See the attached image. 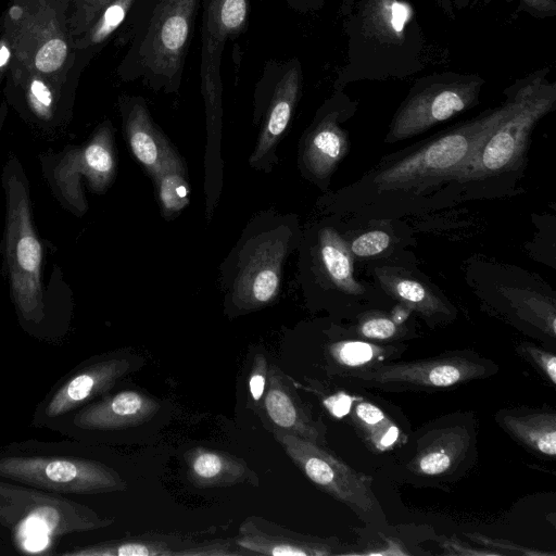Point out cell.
Returning <instances> with one entry per match:
<instances>
[{"label":"cell","mask_w":556,"mask_h":556,"mask_svg":"<svg viewBox=\"0 0 556 556\" xmlns=\"http://www.w3.org/2000/svg\"><path fill=\"white\" fill-rule=\"evenodd\" d=\"M497 106L382 156L352 184L329 194L328 212L342 218H405L452 206V190L480 143L508 112Z\"/></svg>","instance_id":"6da1fadb"},{"label":"cell","mask_w":556,"mask_h":556,"mask_svg":"<svg viewBox=\"0 0 556 556\" xmlns=\"http://www.w3.org/2000/svg\"><path fill=\"white\" fill-rule=\"evenodd\" d=\"M544 67L519 78L507 89L508 112L480 143L452 190V206L519 193L528 164L531 137L539 122L556 108V83Z\"/></svg>","instance_id":"7a4b0ae2"},{"label":"cell","mask_w":556,"mask_h":556,"mask_svg":"<svg viewBox=\"0 0 556 556\" xmlns=\"http://www.w3.org/2000/svg\"><path fill=\"white\" fill-rule=\"evenodd\" d=\"M345 17L346 61L333 90L359 80L404 79L425 67L426 38L408 0H357Z\"/></svg>","instance_id":"3957f363"},{"label":"cell","mask_w":556,"mask_h":556,"mask_svg":"<svg viewBox=\"0 0 556 556\" xmlns=\"http://www.w3.org/2000/svg\"><path fill=\"white\" fill-rule=\"evenodd\" d=\"M137 3V17L128 26L130 46L117 74L124 80L141 79L153 90L176 92L201 0H138Z\"/></svg>","instance_id":"277c9868"},{"label":"cell","mask_w":556,"mask_h":556,"mask_svg":"<svg viewBox=\"0 0 556 556\" xmlns=\"http://www.w3.org/2000/svg\"><path fill=\"white\" fill-rule=\"evenodd\" d=\"M0 478L61 496L125 491L127 482L104 463L74 451V443H13L0 448Z\"/></svg>","instance_id":"5b68a950"},{"label":"cell","mask_w":556,"mask_h":556,"mask_svg":"<svg viewBox=\"0 0 556 556\" xmlns=\"http://www.w3.org/2000/svg\"><path fill=\"white\" fill-rule=\"evenodd\" d=\"M70 0H14L2 33L12 49L11 63L54 81L73 68L76 53L68 28Z\"/></svg>","instance_id":"8992f818"},{"label":"cell","mask_w":556,"mask_h":556,"mask_svg":"<svg viewBox=\"0 0 556 556\" xmlns=\"http://www.w3.org/2000/svg\"><path fill=\"white\" fill-rule=\"evenodd\" d=\"M466 279L486 308L532 336L556 340L555 293L540 276L475 256Z\"/></svg>","instance_id":"52a82bcc"},{"label":"cell","mask_w":556,"mask_h":556,"mask_svg":"<svg viewBox=\"0 0 556 556\" xmlns=\"http://www.w3.org/2000/svg\"><path fill=\"white\" fill-rule=\"evenodd\" d=\"M477 424L472 413L439 417L407 435L396 469L400 478L417 486L454 482L477 459Z\"/></svg>","instance_id":"ba28073f"},{"label":"cell","mask_w":556,"mask_h":556,"mask_svg":"<svg viewBox=\"0 0 556 556\" xmlns=\"http://www.w3.org/2000/svg\"><path fill=\"white\" fill-rule=\"evenodd\" d=\"M485 80L477 74L432 73L417 79L393 114L384 143L421 135L480 102Z\"/></svg>","instance_id":"9c48e42d"},{"label":"cell","mask_w":556,"mask_h":556,"mask_svg":"<svg viewBox=\"0 0 556 556\" xmlns=\"http://www.w3.org/2000/svg\"><path fill=\"white\" fill-rule=\"evenodd\" d=\"M497 365L469 351L446 352L409 362H387L342 377L364 388L389 392L438 391L494 375Z\"/></svg>","instance_id":"30bf717a"},{"label":"cell","mask_w":556,"mask_h":556,"mask_svg":"<svg viewBox=\"0 0 556 556\" xmlns=\"http://www.w3.org/2000/svg\"><path fill=\"white\" fill-rule=\"evenodd\" d=\"M292 463L318 489L350 507L367 522H381L383 510L372 491V479L325 448L302 438L274 433Z\"/></svg>","instance_id":"8fae6325"},{"label":"cell","mask_w":556,"mask_h":556,"mask_svg":"<svg viewBox=\"0 0 556 556\" xmlns=\"http://www.w3.org/2000/svg\"><path fill=\"white\" fill-rule=\"evenodd\" d=\"M201 91L207 124L219 128L222 119V58L226 42L249 25L251 0H201Z\"/></svg>","instance_id":"7c38bea8"},{"label":"cell","mask_w":556,"mask_h":556,"mask_svg":"<svg viewBox=\"0 0 556 556\" xmlns=\"http://www.w3.org/2000/svg\"><path fill=\"white\" fill-rule=\"evenodd\" d=\"M142 361L126 353L97 356L79 365L60 381L38 405L33 425L49 422L109 392L119 379L140 368Z\"/></svg>","instance_id":"4fadbf2b"},{"label":"cell","mask_w":556,"mask_h":556,"mask_svg":"<svg viewBox=\"0 0 556 556\" xmlns=\"http://www.w3.org/2000/svg\"><path fill=\"white\" fill-rule=\"evenodd\" d=\"M314 261L321 290L345 306L356 308L358 315L393 302L374 282L357 279L355 261L342 231L334 225L325 224L316 230Z\"/></svg>","instance_id":"5bb4252c"},{"label":"cell","mask_w":556,"mask_h":556,"mask_svg":"<svg viewBox=\"0 0 556 556\" xmlns=\"http://www.w3.org/2000/svg\"><path fill=\"white\" fill-rule=\"evenodd\" d=\"M366 265L376 286L393 302L408 308L430 327L450 324L456 318V307L418 268L415 255Z\"/></svg>","instance_id":"9a60e30c"},{"label":"cell","mask_w":556,"mask_h":556,"mask_svg":"<svg viewBox=\"0 0 556 556\" xmlns=\"http://www.w3.org/2000/svg\"><path fill=\"white\" fill-rule=\"evenodd\" d=\"M357 111V102L344 90H333L319 108L302 149V165L308 177L326 189L332 174L350 152L351 141L343 123Z\"/></svg>","instance_id":"2e32d148"},{"label":"cell","mask_w":556,"mask_h":556,"mask_svg":"<svg viewBox=\"0 0 556 556\" xmlns=\"http://www.w3.org/2000/svg\"><path fill=\"white\" fill-rule=\"evenodd\" d=\"M160 403L152 396L136 391L123 390L102 395L80 408L73 410L46 427L73 439L123 430L142 425L160 410Z\"/></svg>","instance_id":"e0dca14e"},{"label":"cell","mask_w":556,"mask_h":556,"mask_svg":"<svg viewBox=\"0 0 556 556\" xmlns=\"http://www.w3.org/2000/svg\"><path fill=\"white\" fill-rule=\"evenodd\" d=\"M303 88V70L298 58L270 60L264 66L256 89L268 96L265 123L251 163L260 162L288 127Z\"/></svg>","instance_id":"ac0fdd59"},{"label":"cell","mask_w":556,"mask_h":556,"mask_svg":"<svg viewBox=\"0 0 556 556\" xmlns=\"http://www.w3.org/2000/svg\"><path fill=\"white\" fill-rule=\"evenodd\" d=\"M262 417L273 426V433L291 434L326 446V427L315 419L286 375L275 365L268 366Z\"/></svg>","instance_id":"d6986e66"},{"label":"cell","mask_w":556,"mask_h":556,"mask_svg":"<svg viewBox=\"0 0 556 556\" xmlns=\"http://www.w3.org/2000/svg\"><path fill=\"white\" fill-rule=\"evenodd\" d=\"M233 541L244 555L270 556H329L340 545L336 538L302 534L260 516L245 518Z\"/></svg>","instance_id":"ffe728a7"},{"label":"cell","mask_w":556,"mask_h":556,"mask_svg":"<svg viewBox=\"0 0 556 556\" xmlns=\"http://www.w3.org/2000/svg\"><path fill=\"white\" fill-rule=\"evenodd\" d=\"M342 231L355 262L399 261L415 255L414 232L404 218H348Z\"/></svg>","instance_id":"44dd1931"},{"label":"cell","mask_w":556,"mask_h":556,"mask_svg":"<svg viewBox=\"0 0 556 556\" xmlns=\"http://www.w3.org/2000/svg\"><path fill=\"white\" fill-rule=\"evenodd\" d=\"M287 244L282 238L264 239L242 267L235 287V300L241 307L256 308L278 293Z\"/></svg>","instance_id":"7402d4cb"},{"label":"cell","mask_w":556,"mask_h":556,"mask_svg":"<svg viewBox=\"0 0 556 556\" xmlns=\"http://www.w3.org/2000/svg\"><path fill=\"white\" fill-rule=\"evenodd\" d=\"M184 457L188 479L197 488L258 484L257 473L244 459L224 451L198 446L187 451Z\"/></svg>","instance_id":"603a6c76"},{"label":"cell","mask_w":556,"mask_h":556,"mask_svg":"<svg viewBox=\"0 0 556 556\" xmlns=\"http://www.w3.org/2000/svg\"><path fill=\"white\" fill-rule=\"evenodd\" d=\"M124 114L131 152L153 177L176 151L153 123L141 97L127 98Z\"/></svg>","instance_id":"cb8c5ba5"},{"label":"cell","mask_w":556,"mask_h":556,"mask_svg":"<svg viewBox=\"0 0 556 556\" xmlns=\"http://www.w3.org/2000/svg\"><path fill=\"white\" fill-rule=\"evenodd\" d=\"M495 421L513 439L547 458L556 456V414L546 408H504Z\"/></svg>","instance_id":"d4e9b609"},{"label":"cell","mask_w":556,"mask_h":556,"mask_svg":"<svg viewBox=\"0 0 556 556\" xmlns=\"http://www.w3.org/2000/svg\"><path fill=\"white\" fill-rule=\"evenodd\" d=\"M345 416L376 453L400 447L407 439L401 427L377 404L343 391L341 418Z\"/></svg>","instance_id":"484cf974"},{"label":"cell","mask_w":556,"mask_h":556,"mask_svg":"<svg viewBox=\"0 0 556 556\" xmlns=\"http://www.w3.org/2000/svg\"><path fill=\"white\" fill-rule=\"evenodd\" d=\"M197 541L180 534L148 532L86 546L65 553L80 556H184Z\"/></svg>","instance_id":"4316f807"},{"label":"cell","mask_w":556,"mask_h":556,"mask_svg":"<svg viewBox=\"0 0 556 556\" xmlns=\"http://www.w3.org/2000/svg\"><path fill=\"white\" fill-rule=\"evenodd\" d=\"M404 348V345H382L368 340L344 339L329 344L327 355L337 375L343 376L390 362Z\"/></svg>","instance_id":"83f0119b"},{"label":"cell","mask_w":556,"mask_h":556,"mask_svg":"<svg viewBox=\"0 0 556 556\" xmlns=\"http://www.w3.org/2000/svg\"><path fill=\"white\" fill-rule=\"evenodd\" d=\"M138 0H112L99 13L90 27L76 40L73 48L76 55L90 61L106 41L122 27Z\"/></svg>","instance_id":"f1b7e54d"},{"label":"cell","mask_w":556,"mask_h":556,"mask_svg":"<svg viewBox=\"0 0 556 556\" xmlns=\"http://www.w3.org/2000/svg\"><path fill=\"white\" fill-rule=\"evenodd\" d=\"M410 315L413 313L399 303L390 313L381 308L368 309L356 317L351 332L374 342L401 340L413 330L408 325Z\"/></svg>","instance_id":"f546056e"},{"label":"cell","mask_w":556,"mask_h":556,"mask_svg":"<svg viewBox=\"0 0 556 556\" xmlns=\"http://www.w3.org/2000/svg\"><path fill=\"white\" fill-rule=\"evenodd\" d=\"M163 214L179 213L189 203V184L180 156L175 153L153 176Z\"/></svg>","instance_id":"4dcf8cb0"},{"label":"cell","mask_w":556,"mask_h":556,"mask_svg":"<svg viewBox=\"0 0 556 556\" xmlns=\"http://www.w3.org/2000/svg\"><path fill=\"white\" fill-rule=\"evenodd\" d=\"M110 1L112 0H70L67 22L73 41L90 27Z\"/></svg>","instance_id":"1f68e13d"},{"label":"cell","mask_w":556,"mask_h":556,"mask_svg":"<svg viewBox=\"0 0 556 556\" xmlns=\"http://www.w3.org/2000/svg\"><path fill=\"white\" fill-rule=\"evenodd\" d=\"M517 353L532 365L552 386L556 384V356L553 352L531 342H521L516 346Z\"/></svg>","instance_id":"d6a6232c"},{"label":"cell","mask_w":556,"mask_h":556,"mask_svg":"<svg viewBox=\"0 0 556 556\" xmlns=\"http://www.w3.org/2000/svg\"><path fill=\"white\" fill-rule=\"evenodd\" d=\"M467 538H469L472 542L479 544L482 547L489 548L503 555H521V556H554V552H545L539 551L535 548H530L527 546H522L516 544L511 541L503 540V539H494L486 535H483L479 532H469L465 533Z\"/></svg>","instance_id":"836d02e7"},{"label":"cell","mask_w":556,"mask_h":556,"mask_svg":"<svg viewBox=\"0 0 556 556\" xmlns=\"http://www.w3.org/2000/svg\"><path fill=\"white\" fill-rule=\"evenodd\" d=\"M87 166L106 179L114 169V157L105 142L96 141L85 151Z\"/></svg>","instance_id":"e575fe53"},{"label":"cell","mask_w":556,"mask_h":556,"mask_svg":"<svg viewBox=\"0 0 556 556\" xmlns=\"http://www.w3.org/2000/svg\"><path fill=\"white\" fill-rule=\"evenodd\" d=\"M244 555L233 539L195 542L188 547L184 556H233Z\"/></svg>","instance_id":"d590c367"},{"label":"cell","mask_w":556,"mask_h":556,"mask_svg":"<svg viewBox=\"0 0 556 556\" xmlns=\"http://www.w3.org/2000/svg\"><path fill=\"white\" fill-rule=\"evenodd\" d=\"M17 262L28 273H37L41 261L39 242L30 235L22 237L17 243Z\"/></svg>","instance_id":"8d00e7d4"},{"label":"cell","mask_w":556,"mask_h":556,"mask_svg":"<svg viewBox=\"0 0 556 556\" xmlns=\"http://www.w3.org/2000/svg\"><path fill=\"white\" fill-rule=\"evenodd\" d=\"M268 363L263 354H256L253 358L249 375V392L253 402L258 405L265 392Z\"/></svg>","instance_id":"74e56055"},{"label":"cell","mask_w":556,"mask_h":556,"mask_svg":"<svg viewBox=\"0 0 556 556\" xmlns=\"http://www.w3.org/2000/svg\"><path fill=\"white\" fill-rule=\"evenodd\" d=\"M440 547L443 549L444 554L446 555H466V556H500L498 553L491 551L485 547H471L468 544L457 540L456 538L453 539H446L443 538L440 541Z\"/></svg>","instance_id":"f35d334b"},{"label":"cell","mask_w":556,"mask_h":556,"mask_svg":"<svg viewBox=\"0 0 556 556\" xmlns=\"http://www.w3.org/2000/svg\"><path fill=\"white\" fill-rule=\"evenodd\" d=\"M484 3L490 0H482ZM520 9L528 12L534 17L544 18L556 15L555 0H518Z\"/></svg>","instance_id":"ab89813d"},{"label":"cell","mask_w":556,"mask_h":556,"mask_svg":"<svg viewBox=\"0 0 556 556\" xmlns=\"http://www.w3.org/2000/svg\"><path fill=\"white\" fill-rule=\"evenodd\" d=\"M442 12L450 18H455L456 13L466 9L471 0H433Z\"/></svg>","instance_id":"60d3db41"},{"label":"cell","mask_w":556,"mask_h":556,"mask_svg":"<svg viewBox=\"0 0 556 556\" xmlns=\"http://www.w3.org/2000/svg\"><path fill=\"white\" fill-rule=\"evenodd\" d=\"M12 59V49L9 40L1 31L0 35V79L9 71Z\"/></svg>","instance_id":"b9f144b4"},{"label":"cell","mask_w":556,"mask_h":556,"mask_svg":"<svg viewBox=\"0 0 556 556\" xmlns=\"http://www.w3.org/2000/svg\"><path fill=\"white\" fill-rule=\"evenodd\" d=\"M288 5L298 12H307L318 10L323 7L320 0H286Z\"/></svg>","instance_id":"7bdbcfd3"},{"label":"cell","mask_w":556,"mask_h":556,"mask_svg":"<svg viewBox=\"0 0 556 556\" xmlns=\"http://www.w3.org/2000/svg\"><path fill=\"white\" fill-rule=\"evenodd\" d=\"M354 3L355 0H342L340 7L341 14L346 17L352 12Z\"/></svg>","instance_id":"ee69618b"},{"label":"cell","mask_w":556,"mask_h":556,"mask_svg":"<svg viewBox=\"0 0 556 556\" xmlns=\"http://www.w3.org/2000/svg\"><path fill=\"white\" fill-rule=\"evenodd\" d=\"M324 1H325V0H320V2H321L323 4H324Z\"/></svg>","instance_id":"f6af8a7d"}]
</instances>
